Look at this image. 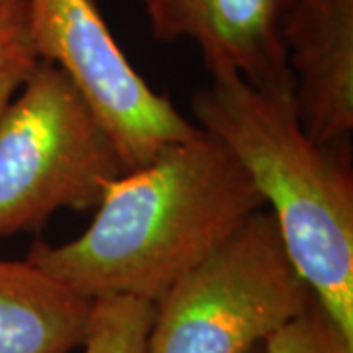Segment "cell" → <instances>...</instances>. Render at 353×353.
I'll list each match as a JSON object with an SVG mask.
<instances>
[{
  "label": "cell",
  "mask_w": 353,
  "mask_h": 353,
  "mask_svg": "<svg viewBox=\"0 0 353 353\" xmlns=\"http://www.w3.org/2000/svg\"><path fill=\"white\" fill-rule=\"evenodd\" d=\"M263 208L234 153L201 130L110 183L77 240L36 241L26 259L94 301L157 303Z\"/></svg>",
  "instance_id": "1"
},
{
  "label": "cell",
  "mask_w": 353,
  "mask_h": 353,
  "mask_svg": "<svg viewBox=\"0 0 353 353\" xmlns=\"http://www.w3.org/2000/svg\"><path fill=\"white\" fill-rule=\"evenodd\" d=\"M192 99L196 126L245 169L316 303L353 340V171L350 150L316 143L292 101L243 77H210Z\"/></svg>",
  "instance_id": "2"
},
{
  "label": "cell",
  "mask_w": 353,
  "mask_h": 353,
  "mask_svg": "<svg viewBox=\"0 0 353 353\" xmlns=\"http://www.w3.org/2000/svg\"><path fill=\"white\" fill-rule=\"evenodd\" d=\"M128 171L114 139L59 67L36 59L0 114V238L63 208L92 210Z\"/></svg>",
  "instance_id": "3"
},
{
  "label": "cell",
  "mask_w": 353,
  "mask_h": 353,
  "mask_svg": "<svg viewBox=\"0 0 353 353\" xmlns=\"http://www.w3.org/2000/svg\"><path fill=\"white\" fill-rule=\"evenodd\" d=\"M312 299L263 208L155 303L145 353H253Z\"/></svg>",
  "instance_id": "4"
},
{
  "label": "cell",
  "mask_w": 353,
  "mask_h": 353,
  "mask_svg": "<svg viewBox=\"0 0 353 353\" xmlns=\"http://www.w3.org/2000/svg\"><path fill=\"white\" fill-rule=\"evenodd\" d=\"M30 43L83 94L128 171L201 132L128 61L94 0H30Z\"/></svg>",
  "instance_id": "5"
},
{
  "label": "cell",
  "mask_w": 353,
  "mask_h": 353,
  "mask_svg": "<svg viewBox=\"0 0 353 353\" xmlns=\"http://www.w3.org/2000/svg\"><path fill=\"white\" fill-rule=\"evenodd\" d=\"M285 0H139L153 38L192 41L210 77H243L271 97L292 101L279 20Z\"/></svg>",
  "instance_id": "6"
},
{
  "label": "cell",
  "mask_w": 353,
  "mask_h": 353,
  "mask_svg": "<svg viewBox=\"0 0 353 353\" xmlns=\"http://www.w3.org/2000/svg\"><path fill=\"white\" fill-rule=\"evenodd\" d=\"M279 32L292 108L316 143L350 150L353 134V0H285Z\"/></svg>",
  "instance_id": "7"
},
{
  "label": "cell",
  "mask_w": 353,
  "mask_h": 353,
  "mask_svg": "<svg viewBox=\"0 0 353 353\" xmlns=\"http://www.w3.org/2000/svg\"><path fill=\"white\" fill-rule=\"evenodd\" d=\"M92 314L94 299L38 265L0 259V353H73Z\"/></svg>",
  "instance_id": "8"
},
{
  "label": "cell",
  "mask_w": 353,
  "mask_h": 353,
  "mask_svg": "<svg viewBox=\"0 0 353 353\" xmlns=\"http://www.w3.org/2000/svg\"><path fill=\"white\" fill-rule=\"evenodd\" d=\"M155 303L132 296L94 301V314L83 353H145Z\"/></svg>",
  "instance_id": "9"
},
{
  "label": "cell",
  "mask_w": 353,
  "mask_h": 353,
  "mask_svg": "<svg viewBox=\"0 0 353 353\" xmlns=\"http://www.w3.org/2000/svg\"><path fill=\"white\" fill-rule=\"evenodd\" d=\"M263 353H353V340L312 299L301 314L267 338Z\"/></svg>",
  "instance_id": "10"
},
{
  "label": "cell",
  "mask_w": 353,
  "mask_h": 353,
  "mask_svg": "<svg viewBox=\"0 0 353 353\" xmlns=\"http://www.w3.org/2000/svg\"><path fill=\"white\" fill-rule=\"evenodd\" d=\"M36 59L38 57L30 46H20L0 53V114L22 87Z\"/></svg>",
  "instance_id": "11"
},
{
  "label": "cell",
  "mask_w": 353,
  "mask_h": 353,
  "mask_svg": "<svg viewBox=\"0 0 353 353\" xmlns=\"http://www.w3.org/2000/svg\"><path fill=\"white\" fill-rule=\"evenodd\" d=\"M30 46V0H0V53Z\"/></svg>",
  "instance_id": "12"
},
{
  "label": "cell",
  "mask_w": 353,
  "mask_h": 353,
  "mask_svg": "<svg viewBox=\"0 0 353 353\" xmlns=\"http://www.w3.org/2000/svg\"><path fill=\"white\" fill-rule=\"evenodd\" d=\"M253 353H263V345H261V347H257Z\"/></svg>",
  "instance_id": "13"
}]
</instances>
